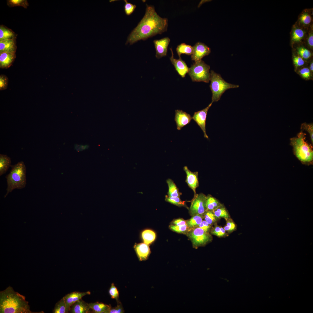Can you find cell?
<instances>
[{"instance_id": "obj_8", "label": "cell", "mask_w": 313, "mask_h": 313, "mask_svg": "<svg viewBox=\"0 0 313 313\" xmlns=\"http://www.w3.org/2000/svg\"><path fill=\"white\" fill-rule=\"evenodd\" d=\"M206 198L207 196L202 193L194 195L189 209V212L192 216L204 214L207 211Z\"/></svg>"}, {"instance_id": "obj_6", "label": "cell", "mask_w": 313, "mask_h": 313, "mask_svg": "<svg viewBox=\"0 0 313 313\" xmlns=\"http://www.w3.org/2000/svg\"><path fill=\"white\" fill-rule=\"evenodd\" d=\"M210 66L202 60L195 62L189 68L188 74L194 82H209Z\"/></svg>"}, {"instance_id": "obj_26", "label": "cell", "mask_w": 313, "mask_h": 313, "mask_svg": "<svg viewBox=\"0 0 313 313\" xmlns=\"http://www.w3.org/2000/svg\"><path fill=\"white\" fill-rule=\"evenodd\" d=\"M168 187V196L173 197H180L181 195L179 190L174 181L170 179L166 181Z\"/></svg>"}, {"instance_id": "obj_2", "label": "cell", "mask_w": 313, "mask_h": 313, "mask_svg": "<svg viewBox=\"0 0 313 313\" xmlns=\"http://www.w3.org/2000/svg\"><path fill=\"white\" fill-rule=\"evenodd\" d=\"M0 313H34L31 311L25 297L10 286L0 292Z\"/></svg>"}, {"instance_id": "obj_34", "label": "cell", "mask_w": 313, "mask_h": 313, "mask_svg": "<svg viewBox=\"0 0 313 313\" xmlns=\"http://www.w3.org/2000/svg\"><path fill=\"white\" fill-rule=\"evenodd\" d=\"M165 200L166 201L172 204L178 206H183L185 205V201H182L179 197H170L166 196Z\"/></svg>"}, {"instance_id": "obj_37", "label": "cell", "mask_w": 313, "mask_h": 313, "mask_svg": "<svg viewBox=\"0 0 313 313\" xmlns=\"http://www.w3.org/2000/svg\"><path fill=\"white\" fill-rule=\"evenodd\" d=\"M124 1L125 3L124 6L125 13L126 15H130L135 10L136 8V5L128 2L126 0H124Z\"/></svg>"}, {"instance_id": "obj_23", "label": "cell", "mask_w": 313, "mask_h": 313, "mask_svg": "<svg viewBox=\"0 0 313 313\" xmlns=\"http://www.w3.org/2000/svg\"><path fill=\"white\" fill-rule=\"evenodd\" d=\"M176 50L179 58L181 57V56L182 54L191 55L193 52V46L184 43H181L178 45Z\"/></svg>"}, {"instance_id": "obj_45", "label": "cell", "mask_w": 313, "mask_h": 313, "mask_svg": "<svg viewBox=\"0 0 313 313\" xmlns=\"http://www.w3.org/2000/svg\"><path fill=\"white\" fill-rule=\"evenodd\" d=\"M299 72L301 76L304 78L308 79L310 77V71L308 68H303L299 70Z\"/></svg>"}, {"instance_id": "obj_32", "label": "cell", "mask_w": 313, "mask_h": 313, "mask_svg": "<svg viewBox=\"0 0 313 313\" xmlns=\"http://www.w3.org/2000/svg\"><path fill=\"white\" fill-rule=\"evenodd\" d=\"M203 219L208 223L212 225L215 223L217 219L212 211H207L204 214Z\"/></svg>"}, {"instance_id": "obj_22", "label": "cell", "mask_w": 313, "mask_h": 313, "mask_svg": "<svg viewBox=\"0 0 313 313\" xmlns=\"http://www.w3.org/2000/svg\"><path fill=\"white\" fill-rule=\"evenodd\" d=\"M11 160L6 155L0 154V176L5 174L11 166Z\"/></svg>"}, {"instance_id": "obj_10", "label": "cell", "mask_w": 313, "mask_h": 313, "mask_svg": "<svg viewBox=\"0 0 313 313\" xmlns=\"http://www.w3.org/2000/svg\"><path fill=\"white\" fill-rule=\"evenodd\" d=\"M193 48V52L191 58L195 62L201 60L204 57L209 55L211 52L209 47L200 42L196 43Z\"/></svg>"}, {"instance_id": "obj_21", "label": "cell", "mask_w": 313, "mask_h": 313, "mask_svg": "<svg viewBox=\"0 0 313 313\" xmlns=\"http://www.w3.org/2000/svg\"><path fill=\"white\" fill-rule=\"evenodd\" d=\"M17 36L11 29L4 25H0V41L16 39Z\"/></svg>"}, {"instance_id": "obj_19", "label": "cell", "mask_w": 313, "mask_h": 313, "mask_svg": "<svg viewBox=\"0 0 313 313\" xmlns=\"http://www.w3.org/2000/svg\"><path fill=\"white\" fill-rule=\"evenodd\" d=\"M16 39L0 41V53L4 52H15L17 49Z\"/></svg>"}, {"instance_id": "obj_28", "label": "cell", "mask_w": 313, "mask_h": 313, "mask_svg": "<svg viewBox=\"0 0 313 313\" xmlns=\"http://www.w3.org/2000/svg\"><path fill=\"white\" fill-rule=\"evenodd\" d=\"M187 221V225L192 229L198 226L201 223L204 218V214H196Z\"/></svg>"}, {"instance_id": "obj_14", "label": "cell", "mask_w": 313, "mask_h": 313, "mask_svg": "<svg viewBox=\"0 0 313 313\" xmlns=\"http://www.w3.org/2000/svg\"><path fill=\"white\" fill-rule=\"evenodd\" d=\"M89 291L84 292H74L66 295L63 297L67 310L69 312L71 306L85 295H90Z\"/></svg>"}, {"instance_id": "obj_13", "label": "cell", "mask_w": 313, "mask_h": 313, "mask_svg": "<svg viewBox=\"0 0 313 313\" xmlns=\"http://www.w3.org/2000/svg\"><path fill=\"white\" fill-rule=\"evenodd\" d=\"M170 50L172 55L170 59L171 63L178 74L182 77H185L186 74L188 73L189 68L185 61L181 57L179 58L178 59L174 58L172 48H170Z\"/></svg>"}, {"instance_id": "obj_43", "label": "cell", "mask_w": 313, "mask_h": 313, "mask_svg": "<svg viewBox=\"0 0 313 313\" xmlns=\"http://www.w3.org/2000/svg\"><path fill=\"white\" fill-rule=\"evenodd\" d=\"M117 306L114 307H111L109 313H122L124 312V310L122 305L119 301L117 302Z\"/></svg>"}, {"instance_id": "obj_27", "label": "cell", "mask_w": 313, "mask_h": 313, "mask_svg": "<svg viewBox=\"0 0 313 313\" xmlns=\"http://www.w3.org/2000/svg\"><path fill=\"white\" fill-rule=\"evenodd\" d=\"M156 236L155 233L150 230H144L141 234V237L144 243L148 245L150 244L154 241Z\"/></svg>"}, {"instance_id": "obj_47", "label": "cell", "mask_w": 313, "mask_h": 313, "mask_svg": "<svg viewBox=\"0 0 313 313\" xmlns=\"http://www.w3.org/2000/svg\"><path fill=\"white\" fill-rule=\"evenodd\" d=\"M204 230L209 232L210 230L211 225L208 223L205 220H203L200 224L197 226Z\"/></svg>"}, {"instance_id": "obj_18", "label": "cell", "mask_w": 313, "mask_h": 313, "mask_svg": "<svg viewBox=\"0 0 313 313\" xmlns=\"http://www.w3.org/2000/svg\"><path fill=\"white\" fill-rule=\"evenodd\" d=\"M91 309L89 304L82 299L74 303L71 306L69 312L71 313H88Z\"/></svg>"}, {"instance_id": "obj_11", "label": "cell", "mask_w": 313, "mask_h": 313, "mask_svg": "<svg viewBox=\"0 0 313 313\" xmlns=\"http://www.w3.org/2000/svg\"><path fill=\"white\" fill-rule=\"evenodd\" d=\"M170 41V39L167 37L154 40L156 52L155 56L157 59H160L167 55L168 47Z\"/></svg>"}, {"instance_id": "obj_15", "label": "cell", "mask_w": 313, "mask_h": 313, "mask_svg": "<svg viewBox=\"0 0 313 313\" xmlns=\"http://www.w3.org/2000/svg\"><path fill=\"white\" fill-rule=\"evenodd\" d=\"M183 170L186 174L185 182L189 187L193 190L195 195L196 194V189L199 185L198 172L191 171L187 166H185L183 167Z\"/></svg>"}, {"instance_id": "obj_44", "label": "cell", "mask_w": 313, "mask_h": 313, "mask_svg": "<svg viewBox=\"0 0 313 313\" xmlns=\"http://www.w3.org/2000/svg\"><path fill=\"white\" fill-rule=\"evenodd\" d=\"M293 62L296 67L301 66L305 63L304 60L302 57L296 56H294L293 57Z\"/></svg>"}, {"instance_id": "obj_33", "label": "cell", "mask_w": 313, "mask_h": 313, "mask_svg": "<svg viewBox=\"0 0 313 313\" xmlns=\"http://www.w3.org/2000/svg\"><path fill=\"white\" fill-rule=\"evenodd\" d=\"M211 233L218 237H223L227 235L223 228L219 225L215 226L211 230Z\"/></svg>"}, {"instance_id": "obj_17", "label": "cell", "mask_w": 313, "mask_h": 313, "mask_svg": "<svg viewBox=\"0 0 313 313\" xmlns=\"http://www.w3.org/2000/svg\"><path fill=\"white\" fill-rule=\"evenodd\" d=\"M134 248L137 254L140 261L146 260L150 252L148 245L144 243L135 244Z\"/></svg>"}, {"instance_id": "obj_40", "label": "cell", "mask_w": 313, "mask_h": 313, "mask_svg": "<svg viewBox=\"0 0 313 313\" xmlns=\"http://www.w3.org/2000/svg\"><path fill=\"white\" fill-rule=\"evenodd\" d=\"M109 293L112 299H115L117 302L119 301L118 300L119 297V291L113 283L111 284L109 290Z\"/></svg>"}, {"instance_id": "obj_5", "label": "cell", "mask_w": 313, "mask_h": 313, "mask_svg": "<svg viewBox=\"0 0 313 313\" xmlns=\"http://www.w3.org/2000/svg\"><path fill=\"white\" fill-rule=\"evenodd\" d=\"M210 87L212 92V102H217L223 94L227 90L239 87L238 85L229 83L223 79L219 74L211 70L210 71Z\"/></svg>"}, {"instance_id": "obj_46", "label": "cell", "mask_w": 313, "mask_h": 313, "mask_svg": "<svg viewBox=\"0 0 313 313\" xmlns=\"http://www.w3.org/2000/svg\"><path fill=\"white\" fill-rule=\"evenodd\" d=\"M89 146L87 144H75L74 145V148L77 152H81L88 149Z\"/></svg>"}, {"instance_id": "obj_38", "label": "cell", "mask_w": 313, "mask_h": 313, "mask_svg": "<svg viewBox=\"0 0 313 313\" xmlns=\"http://www.w3.org/2000/svg\"><path fill=\"white\" fill-rule=\"evenodd\" d=\"M226 221V225L223 228L226 232H231L235 230L236 226L235 223L230 218L225 219Z\"/></svg>"}, {"instance_id": "obj_36", "label": "cell", "mask_w": 313, "mask_h": 313, "mask_svg": "<svg viewBox=\"0 0 313 313\" xmlns=\"http://www.w3.org/2000/svg\"><path fill=\"white\" fill-rule=\"evenodd\" d=\"M170 228L172 230L180 233L188 232L191 229L187 225L180 226L171 225L170 226Z\"/></svg>"}, {"instance_id": "obj_24", "label": "cell", "mask_w": 313, "mask_h": 313, "mask_svg": "<svg viewBox=\"0 0 313 313\" xmlns=\"http://www.w3.org/2000/svg\"><path fill=\"white\" fill-rule=\"evenodd\" d=\"M220 202L210 195L207 196L206 205L207 211H213L221 205Z\"/></svg>"}, {"instance_id": "obj_25", "label": "cell", "mask_w": 313, "mask_h": 313, "mask_svg": "<svg viewBox=\"0 0 313 313\" xmlns=\"http://www.w3.org/2000/svg\"><path fill=\"white\" fill-rule=\"evenodd\" d=\"M212 212L217 219L221 218H224L225 219L230 218L228 211L223 204Z\"/></svg>"}, {"instance_id": "obj_41", "label": "cell", "mask_w": 313, "mask_h": 313, "mask_svg": "<svg viewBox=\"0 0 313 313\" xmlns=\"http://www.w3.org/2000/svg\"><path fill=\"white\" fill-rule=\"evenodd\" d=\"M8 79L7 77L4 74L0 75V90L6 89L8 86Z\"/></svg>"}, {"instance_id": "obj_12", "label": "cell", "mask_w": 313, "mask_h": 313, "mask_svg": "<svg viewBox=\"0 0 313 313\" xmlns=\"http://www.w3.org/2000/svg\"><path fill=\"white\" fill-rule=\"evenodd\" d=\"M192 119V117L186 112L181 110H175L174 120L177 130H181L183 127L189 124Z\"/></svg>"}, {"instance_id": "obj_4", "label": "cell", "mask_w": 313, "mask_h": 313, "mask_svg": "<svg viewBox=\"0 0 313 313\" xmlns=\"http://www.w3.org/2000/svg\"><path fill=\"white\" fill-rule=\"evenodd\" d=\"M11 167L10 172L6 176L7 187L5 197L14 190L23 189L26 184V167L24 162L20 161Z\"/></svg>"}, {"instance_id": "obj_1", "label": "cell", "mask_w": 313, "mask_h": 313, "mask_svg": "<svg viewBox=\"0 0 313 313\" xmlns=\"http://www.w3.org/2000/svg\"><path fill=\"white\" fill-rule=\"evenodd\" d=\"M168 20L160 17L154 6L146 4L145 14L137 26L129 34L125 45H132L166 31Z\"/></svg>"}, {"instance_id": "obj_3", "label": "cell", "mask_w": 313, "mask_h": 313, "mask_svg": "<svg viewBox=\"0 0 313 313\" xmlns=\"http://www.w3.org/2000/svg\"><path fill=\"white\" fill-rule=\"evenodd\" d=\"M306 134L302 130L296 137L290 139L294 154L303 164H310L313 161L312 146L305 141Z\"/></svg>"}, {"instance_id": "obj_7", "label": "cell", "mask_w": 313, "mask_h": 313, "mask_svg": "<svg viewBox=\"0 0 313 313\" xmlns=\"http://www.w3.org/2000/svg\"><path fill=\"white\" fill-rule=\"evenodd\" d=\"M189 232L188 236L195 248L204 245L212 240L209 232L198 227L192 228Z\"/></svg>"}, {"instance_id": "obj_29", "label": "cell", "mask_w": 313, "mask_h": 313, "mask_svg": "<svg viewBox=\"0 0 313 313\" xmlns=\"http://www.w3.org/2000/svg\"><path fill=\"white\" fill-rule=\"evenodd\" d=\"M68 312L63 297L56 304L54 308L52 311V313H68Z\"/></svg>"}, {"instance_id": "obj_30", "label": "cell", "mask_w": 313, "mask_h": 313, "mask_svg": "<svg viewBox=\"0 0 313 313\" xmlns=\"http://www.w3.org/2000/svg\"><path fill=\"white\" fill-rule=\"evenodd\" d=\"M7 5L10 7L21 6L27 8L29 3L27 0H8Z\"/></svg>"}, {"instance_id": "obj_48", "label": "cell", "mask_w": 313, "mask_h": 313, "mask_svg": "<svg viewBox=\"0 0 313 313\" xmlns=\"http://www.w3.org/2000/svg\"><path fill=\"white\" fill-rule=\"evenodd\" d=\"M174 225L180 226L187 224V221L183 219H179L175 220L173 221Z\"/></svg>"}, {"instance_id": "obj_35", "label": "cell", "mask_w": 313, "mask_h": 313, "mask_svg": "<svg viewBox=\"0 0 313 313\" xmlns=\"http://www.w3.org/2000/svg\"><path fill=\"white\" fill-rule=\"evenodd\" d=\"M301 129L302 130H305L307 131L309 134L310 137V139L312 144H313V123H302L301 126Z\"/></svg>"}, {"instance_id": "obj_9", "label": "cell", "mask_w": 313, "mask_h": 313, "mask_svg": "<svg viewBox=\"0 0 313 313\" xmlns=\"http://www.w3.org/2000/svg\"><path fill=\"white\" fill-rule=\"evenodd\" d=\"M211 102L207 107L201 110L194 112L192 119L195 121L203 131L204 137L208 139L206 131V121L208 112L212 105Z\"/></svg>"}, {"instance_id": "obj_39", "label": "cell", "mask_w": 313, "mask_h": 313, "mask_svg": "<svg viewBox=\"0 0 313 313\" xmlns=\"http://www.w3.org/2000/svg\"><path fill=\"white\" fill-rule=\"evenodd\" d=\"M297 52L302 58L307 59L309 58L311 55L310 52L308 49L303 47H298L297 49Z\"/></svg>"}, {"instance_id": "obj_50", "label": "cell", "mask_w": 313, "mask_h": 313, "mask_svg": "<svg viewBox=\"0 0 313 313\" xmlns=\"http://www.w3.org/2000/svg\"><path fill=\"white\" fill-rule=\"evenodd\" d=\"M313 62H312L310 65V70L311 71L313 72Z\"/></svg>"}, {"instance_id": "obj_16", "label": "cell", "mask_w": 313, "mask_h": 313, "mask_svg": "<svg viewBox=\"0 0 313 313\" xmlns=\"http://www.w3.org/2000/svg\"><path fill=\"white\" fill-rule=\"evenodd\" d=\"M16 58L15 52H4L0 53V68L7 69L10 67Z\"/></svg>"}, {"instance_id": "obj_49", "label": "cell", "mask_w": 313, "mask_h": 313, "mask_svg": "<svg viewBox=\"0 0 313 313\" xmlns=\"http://www.w3.org/2000/svg\"><path fill=\"white\" fill-rule=\"evenodd\" d=\"M308 42L309 46L311 47L313 46V35L312 33L310 35L308 39Z\"/></svg>"}, {"instance_id": "obj_20", "label": "cell", "mask_w": 313, "mask_h": 313, "mask_svg": "<svg viewBox=\"0 0 313 313\" xmlns=\"http://www.w3.org/2000/svg\"><path fill=\"white\" fill-rule=\"evenodd\" d=\"M90 309L94 313H109L111 306L102 303L96 302L89 303Z\"/></svg>"}, {"instance_id": "obj_31", "label": "cell", "mask_w": 313, "mask_h": 313, "mask_svg": "<svg viewBox=\"0 0 313 313\" xmlns=\"http://www.w3.org/2000/svg\"><path fill=\"white\" fill-rule=\"evenodd\" d=\"M304 32L302 29L299 28L295 29L292 33V41L294 42L300 41L304 37Z\"/></svg>"}, {"instance_id": "obj_42", "label": "cell", "mask_w": 313, "mask_h": 313, "mask_svg": "<svg viewBox=\"0 0 313 313\" xmlns=\"http://www.w3.org/2000/svg\"><path fill=\"white\" fill-rule=\"evenodd\" d=\"M311 17L310 15L306 12L302 14L299 18L300 22L305 25L309 24L311 23Z\"/></svg>"}]
</instances>
